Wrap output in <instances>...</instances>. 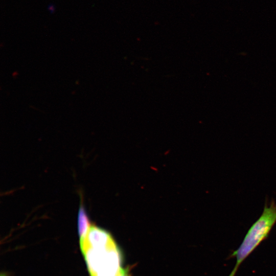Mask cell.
Segmentation results:
<instances>
[{
    "instance_id": "6da1fadb",
    "label": "cell",
    "mask_w": 276,
    "mask_h": 276,
    "mask_svg": "<svg viewBox=\"0 0 276 276\" xmlns=\"http://www.w3.org/2000/svg\"><path fill=\"white\" fill-rule=\"evenodd\" d=\"M81 249L90 276H126L128 268L121 266L122 256L113 239L105 244Z\"/></svg>"
},
{
    "instance_id": "277c9868",
    "label": "cell",
    "mask_w": 276,
    "mask_h": 276,
    "mask_svg": "<svg viewBox=\"0 0 276 276\" xmlns=\"http://www.w3.org/2000/svg\"><path fill=\"white\" fill-rule=\"evenodd\" d=\"M49 10L51 12L53 13L54 11L55 10L54 6L52 5H49Z\"/></svg>"
},
{
    "instance_id": "7a4b0ae2",
    "label": "cell",
    "mask_w": 276,
    "mask_h": 276,
    "mask_svg": "<svg viewBox=\"0 0 276 276\" xmlns=\"http://www.w3.org/2000/svg\"><path fill=\"white\" fill-rule=\"evenodd\" d=\"M276 223V203L272 199L269 205L266 201L260 217L250 226L239 247L230 255L236 263L228 276H235L239 266L264 240Z\"/></svg>"
},
{
    "instance_id": "3957f363",
    "label": "cell",
    "mask_w": 276,
    "mask_h": 276,
    "mask_svg": "<svg viewBox=\"0 0 276 276\" xmlns=\"http://www.w3.org/2000/svg\"><path fill=\"white\" fill-rule=\"evenodd\" d=\"M81 201L78 215V229L80 243L85 239L88 231L91 225L86 212Z\"/></svg>"
}]
</instances>
